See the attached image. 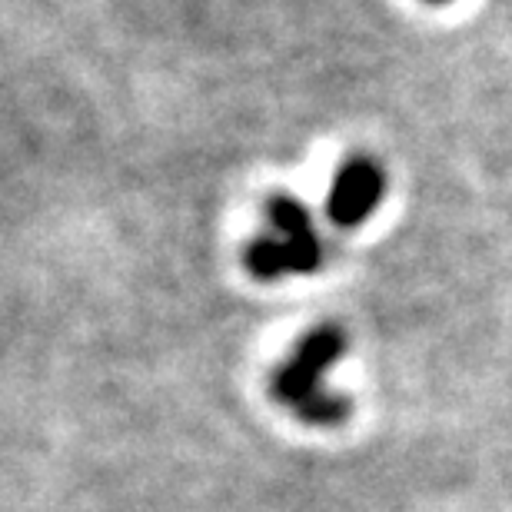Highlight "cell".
<instances>
[{
	"label": "cell",
	"instance_id": "obj_1",
	"mask_svg": "<svg viewBox=\"0 0 512 512\" xmlns=\"http://www.w3.org/2000/svg\"><path fill=\"white\" fill-rule=\"evenodd\" d=\"M346 340L336 326H316L310 336H303L286 366L276 373V396L280 403L306 423L333 426L350 416V403L326 393V373L340 360Z\"/></svg>",
	"mask_w": 512,
	"mask_h": 512
},
{
	"label": "cell",
	"instance_id": "obj_2",
	"mask_svg": "<svg viewBox=\"0 0 512 512\" xmlns=\"http://www.w3.org/2000/svg\"><path fill=\"white\" fill-rule=\"evenodd\" d=\"M266 220L273 237H260L250 243L247 266L260 280H276L280 273H310L323 260L320 237L313 233L310 213L303 203L290 197H273L266 203Z\"/></svg>",
	"mask_w": 512,
	"mask_h": 512
},
{
	"label": "cell",
	"instance_id": "obj_3",
	"mask_svg": "<svg viewBox=\"0 0 512 512\" xmlns=\"http://www.w3.org/2000/svg\"><path fill=\"white\" fill-rule=\"evenodd\" d=\"M383 197V170L373 160L356 157L340 170L330 190V217L340 227H356L376 210Z\"/></svg>",
	"mask_w": 512,
	"mask_h": 512
},
{
	"label": "cell",
	"instance_id": "obj_4",
	"mask_svg": "<svg viewBox=\"0 0 512 512\" xmlns=\"http://www.w3.org/2000/svg\"><path fill=\"white\" fill-rule=\"evenodd\" d=\"M436 4H439V0H436Z\"/></svg>",
	"mask_w": 512,
	"mask_h": 512
}]
</instances>
